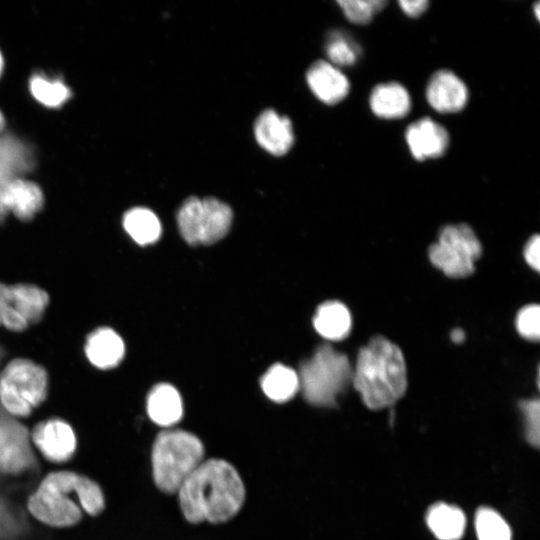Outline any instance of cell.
I'll return each instance as SVG.
<instances>
[{
    "instance_id": "30",
    "label": "cell",
    "mask_w": 540,
    "mask_h": 540,
    "mask_svg": "<svg viewBox=\"0 0 540 540\" xmlns=\"http://www.w3.org/2000/svg\"><path fill=\"white\" fill-rule=\"evenodd\" d=\"M520 409L525 416L526 438L528 442L536 447L539 446V424L540 405L538 399L523 400L520 402Z\"/></svg>"
},
{
    "instance_id": "25",
    "label": "cell",
    "mask_w": 540,
    "mask_h": 540,
    "mask_svg": "<svg viewBox=\"0 0 540 540\" xmlns=\"http://www.w3.org/2000/svg\"><path fill=\"white\" fill-rule=\"evenodd\" d=\"M29 87L33 97L47 107H59L70 97V90L62 81L51 80L42 74H34Z\"/></svg>"
},
{
    "instance_id": "31",
    "label": "cell",
    "mask_w": 540,
    "mask_h": 540,
    "mask_svg": "<svg viewBox=\"0 0 540 540\" xmlns=\"http://www.w3.org/2000/svg\"><path fill=\"white\" fill-rule=\"evenodd\" d=\"M540 238L538 234L533 235L525 245L524 257L526 262L539 271L540 268Z\"/></svg>"
},
{
    "instance_id": "16",
    "label": "cell",
    "mask_w": 540,
    "mask_h": 540,
    "mask_svg": "<svg viewBox=\"0 0 540 540\" xmlns=\"http://www.w3.org/2000/svg\"><path fill=\"white\" fill-rule=\"evenodd\" d=\"M313 94L323 103L334 105L343 100L350 90L347 76L328 61L314 62L306 73Z\"/></svg>"
},
{
    "instance_id": "34",
    "label": "cell",
    "mask_w": 540,
    "mask_h": 540,
    "mask_svg": "<svg viewBox=\"0 0 540 540\" xmlns=\"http://www.w3.org/2000/svg\"><path fill=\"white\" fill-rule=\"evenodd\" d=\"M4 127H5V119L2 112L0 111V135L2 134L4 130Z\"/></svg>"
},
{
    "instance_id": "4",
    "label": "cell",
    "mask_w": 540,
    "mask_h": 540,
    "mask_svg": "<svg viewBox=\"0 0 540 540\" xmlns=\"http://www.w3.org/2000/svg\"><path fill=\"white\" fill-rule=\"evenodd\" d=\"M202 441L182 429H164L155 438L151 451L152 476L164 493H177L189 475L204 461Z\"/></svg>"
},
{
    "instance_id": "9",
    "label": "cell",
    "mask_w": 540,
    "mask_h": 540,
    "mask_svg": "<svg viewBox=\"0 0 540 540\" xmlns=\"http://www.w3.org/2000/svg\"><path fill=\"white\" fill-rule=\"evenodd\" d=\"M481 251L479 239L469 225L452 224L440 230L438 241L429 247V258L447 276L463 278L474 272Z\"/></svg>"
},
{
    "instance_id": "10",
    "label": "cell",
    "mask_w": 540,
    "mask_h": 540,
    "mask_svg": "<svg viewBox=\"0 0 540 540\" xmlns=\"http://www.w3.org/2000/svg\"><path fill=\"white\" fill-rule=\"evenodd\" d=\"M31 440L41 454L53 463L67 462L76 452L75 431L61 418H49L37 423L31 432Z\"/></svg>"
},
{
    "instance_id": "17",
    "label": "cell",
    "mask_w": 540,
    "mask_h": 540,
    "mask_svg": "<svg viewBox=\"0 0 540 540\" xmlns=\"http://www.w3.org/2000/svg\"><path fill=\"white\" fill-rule=\"evenodd\" d=\"M146 411L155 424L168 429L183 416L181 396L172 385L157 384L148 393Z\"/></svg>"
},
{
    "instance_id": "13",
    "label": "cell",
    "mask_w": 540,
    "mask_h": 540,
    "mask_svg": "<svg viewBox=\"0 0 540 540\" xmlns=\"http://www.w3.org/2000/svg\"><path fill=\"white\" fill-rule=\"evenodd\" d=\"M429 105L441 113H454L462 110L468 101L466 84L453 71H436L429 79L426 88Z\"/></svg>"
},
{
    "instance_id": "21",
    "label": "cell",
    "mask_w": 540,
    "mask_h": 540,
    "mask_svg": "<svg viewBox=\"0 0 540 540\" xmlns=\"http://www.w3.org/2000/svg\"><path fill=\"white\" fill-rule=\"evenodd\" d=\"M316 331L326 339L341 340L351 329V315L347 307L338 301L322 303L313 318Z\"/></svg>"
},
{
    "instance_id": "32",
    "label": "cell",
    "mask_w": 540,
    "mask_h": 540,
    "mask_svg": "<svg viewBox=\"0 0 540 540\" xmlns=\"http://www.w3.org/2000/svg\"><path fill=\"white\" fill-rule=\"evenodd\" d=\"M429 2L426 0H401L399 5L403 12L411 17L421 15L428 7Z\"/></svg>"
},
{
    "instance_id": "33",
    "label": "cell",
    "mask_w": 540,
    "mask_h": 540,
    "mask_svg": "<svg viewBox=\"0 0 540 540\" xmlns=\"http://www.w3.org/2000/svg\"><path fill=\"white\" fill-rule=\"evenodd\" d=\"M464 338H465V334H464L462 329L456 328V329L452 330L451 339H452L453 342L461 343V342H463Z\"/></svg>"
},
{
    "instance_id": "14",
    "label": "cell",
    "mask_w": 540,
    "mask_h": 540,
    "mask_svg": "<svg viewBox=\"0 0 540 540\" xmlns=\"http://www.w3.org/2000/svg\"><path fill=\"white\" fill-rule=\"evenodd\" d=\"M411 154L418 160L439 157L449 145V134L444 126L429 117L411 123L405 132Z\"/></svg>"
},
{
    "instance_id": "15",
    "label": "cell",
    "mask_w": 540,
    "mask_h": 540,
    "mask_svg": "<svg viewBox=\"0 0 540 540\" xmlns=\"http://www.w3.org/2000/svg\"><path fill=\"white\" fill-rule=\"evenodd\" d=\"M254 134L258 144L275 156L286 154L294 142L290 119L280 116L272 109L263 111L257 117L254 123Z\"/></svg>"
},
{
    "instance_id": "2",
    "label": "cell",
    "mask_w": 540,
    "mask_h": 540,
    "mask_svg": "<svg viewBox=\"0 0 540 540\" xmlns=\"http://www.w3.org/2000/svg\"><path fill=\"white\" fill-rule=\"evenodd\" d=\"M27 507L45 525L68 528L80 522L83 511L99 515L105 508V498L100 485L91 478L72 471H55L43 478Z\"/></svg>"
},
{
    "instance_id": "7",
    "label": "cell",
    "mask_w": 540,
    "mask_h": 540,
    "mask_svg": "<svg viewBox=\"0 0 540 540\" xmlns=\"http://www.w3.org/2000/svg\"><path fill=\"white\" fill-rule=\"evenodd\" d=\"M49 292L34 282L0 280V328L21 334L39 324L50 306Z\"/></svg>"
},
{
    "instance_id": "19",
    "label": "cell",
    "mask_w": 540,
    "mask_h": 540,
    "mask_svg": "<svg viewBox=\"0 0 540 540\" xmlns=\"http://www.w3.org/2000/svg\"><path fill=\"white\" fill-rule=\"evenodd\" d=\"M34 167L28 145L10 134L0 135V184L22 178Z\"/></svg>"
},
{
    "instance_id": "8",
    "label": "cell",
    "mask_w": 540,
    "mask_h": 540,
    "mask_svg": "<svg viewBox=\"0 0 540 540\" xmlns=\"http://www.w3.org/2000/svg\"><path fill=\"white\" fill-rule=\"evenodd\" d=\"M232 218L231 208L216 198L189 197L178 210L177 224L188 244L210 245L228 233Z\"/></svg>"
},
{
    "instance_id": "35",
    "label": "cell",
    "mask_w": 540,
    "mask_h": 540,
    "mask_svg": "<svg viewBox=\"0 0 540 540\" xmlns=\"http://www.w3.org/2000/svg\"><path fill=\"white\" fill-rule=\"evenodd\" d=\"M534 11H535L536 18L539 19V16H540V4H539V2H536V4L534 5Z\"/></svg>"
},
{
    "instance_id": "18",
    "label": "cell",
    "mask_w": 540,
    "mask_h": 540,
    "mask_svg": "<svg viewBox=\"0 0 540 540\" xmlns=\"http://www.w3.org/2000/svg\"><path fill=\"white\" fill-rule=\"evenodd\" d=\"M369 105L372 112L384 119L406 116L411 109L408 90L400 83L391 81L376 85L370 94Z\"/></svg>"
},
{
    "instance_id": "23",
    "label": "cell",
    "mask_w": 540,
    "mask_h": 540,
    "mask_svg": "<svg viewBox=\"0 0 540 540\" xmlns=\"http://www.w3.org/2000/svg\"><path fill=\"white\" fill-rule=\"evenodd\" d=\"M122 224L130 238L141 246L155 243L161 235V223L148 208L129 209L123 216Z\"/></svg>"
},
{
    "instance_id": "6",
    "label": "cell",
    "mask_w": 540,
    "mask_h": 540,
    "mask_svg": "<svg viewBox=\"0 0 540 540\" xmlns=\"http://www.w3.org/2000/svg\"><path fill=\"white\" fill-rule=\"evenodd\" d=\"M352 374L347 356L329 344H323L301 364L298 378L303 396L309 403L332 406L352 380Z\"/></svg>"
},
{
    "instance_id": "1",
    "label": "cell",
    "mask_w": 540,
    "mask_h": 540,
    "mask_svg": "<svg viewBox=\"0 0 540 540\" xmlns=\"http://www.w3.org/2000/svg\"><path fill=\"white\" fill-rule=\"evenodd\" d=\"M183 516L192 524L223 523L233 518L245 500V486L235 467L223 459L204 460L178 492Z\"/></svg>"
},
{
    "instance_id": "22",
    "label": "cell",
    "mask_w": 540,
    "mask_h": 540,
    "mask_svg": "<svg viewBox=\"0 0 540 540\" xmlns=\"http://www.w3.org/2000/svg\"><path fill=\"white\" fill-rule=\"evenodd\" d=\"M426 522L439 540H459L465 530V515L456 506L437 503L427 512Z\"/></svg>"
},
{
    "instance_id": "11",
    "label": "cell",
    "mask_w": 540,
    "mask_h": 540,
    "mask_svg": "<svg viewBox=\"0 0 540 540\" xmlns=\"http://www.w3.org/2000/svg\"><path fill=\"white\" fill-rule=\"evenodd\" d=\"M43 205V192L33 181L16 178L0 184V224L10 213L20 221H30L42 210Z\"/></svg>"
},
{
    "instance_id": "5",
    "label": "cell",
    "mask_w": 540,
    "mask_h": 540,
    "mask_svg": "<svg viewBox=\"0 0 540 540\" xmlns=\"http://www.w3.org/2000/svg\"><path fill=\"white\" fill-rule=\"evenodd\" d=\"M47 368L28 356H15L0 368V406L9 416L29 417L47 399Z\"/></svg>"
},
{
    "instance_id": "12",
    "label": "cell",
    "mask_w": 540,
    "mask_h": 540,
    "mask_svg": "<svg viewBox=\"0 0 540 540\" xmlns=\"http://www.w3.org/2000/svg\"><path fill=\"white\" fill-rule=\"evenodd\" d=\"M126 352L122 336L112 327L99 325L90 330L83 342V354L89 365L98 371L116 368Z\"/></svg>"
},
{
    "instance_id": "24",
    "label": "cell",
    "mask_w": 540,
    "mask_h": 540,
    "mask_svg": "<svg viewBox=\"0 0 540 540\" xmlns=\"http://www.w3.org/2000/svg\"><path fill=\"white\" fill-rule=\"evenodd\" d=\"M261 387L271 400L286 402L300 389L298 374L283 364H274L262 376Z\"/></svg>"
},
{
    "instance_id": "36",
    "label": "cell",
    "mask_w": 540,
    "mask_h": 540,
    "mask_svg": "<svg viewBox=\"0 0 540 540\" xmlns=\"http://www.w3.org/2000/svg\"><path fill=\"white\" fill-rule=\"evenodd\" d=\"M3 65H4L3 57H2V54H1V52H0V75H1L2 70H3Z\"/></svg>"
},
{
    "instance_id": "29",
    "label": "cell",
    "mask_w": 540,
    "mask_h": 540,
    "mask_svg": "<svg viewBox=\"0 0 540 540\" xmlns=\"http://www.w3.org/2000/svg\"><path fill=\"white\" fill-rule=\"evenodd\" d=\"M518 332L526 339L538 340L540 336V308L537 304L523 307L517 314Z\"/></svg>"
},
{
    "instance_id": "26",
    "label": "cell",
    "mask_w": 540,
    "mask_h": 540,
    "mask_svg": "<svg viewBox=\"0 0 540 540\" xmlns=\"http://www.w3.org/2000/svg\"><path fill=\"white\" fill-rule=\"evenodd\" d=\"M475 528L479 540H511V531L505 520L494 510L478 509Z\"/></svg>"
},
{
    "instance_id": "3",
    "label": "cell",
    "mask_w": 540,
    "mask_h": 540,
    "mask_svg": "<svg viewBox=\"0 0 540 540\" xmlns=\"http://www.w3.org/2000/svg\"><path fill=\"white\" fill-rule=\"evenodd\" d=\"M352 382L370 409L393 405L406 391V364L400 348L381 335L373 337L357 356Z\"/></svg>"
},
{
    "instance_id": "28",
    "label": "cell",
    "mask_w": 540,
    "mask_h": 540,
    "mask_svg": "<svg viewBox=\"0 0 540 540\" xmlns=\"http://www.w3.org/2000/svg\"><path fill=\"white\" fill-rule=\"evenodd\" d=\"M346 18L355 24H367L382 10L385 0H339L337 1Z\"/></svg>"
},
{
    "instance_id": "20",
    "label": "cell",
    "mask_w": 540,
    "mask_h": 540,
    "mask_svg": "<svg viewBox=\"0 0 540 540\" xmlns=\"http://www.w3.org/2000/svg\"><path fill=\"white\" fill-rule=\"evenodd\" d=\"M25 433L11 423H0V469L17 472L29 464Z\"/></svg>"
},
{
    "instance_id": "27",
    "label": "cell",
    "mask_w": 540,
    "mask_h": 540,
    "mask_svg": "<svg viewBox=\"0 0 540 540\" xmlns=\"http://www.w3.org/2000/svg\"><path fill=\"white\" fill-rule=\"evenodd\" d=\"M325 51L334 66H349L357 61L360 47L347 35L334 32L328 38Z\"/></svg>"
}]
</instances>
